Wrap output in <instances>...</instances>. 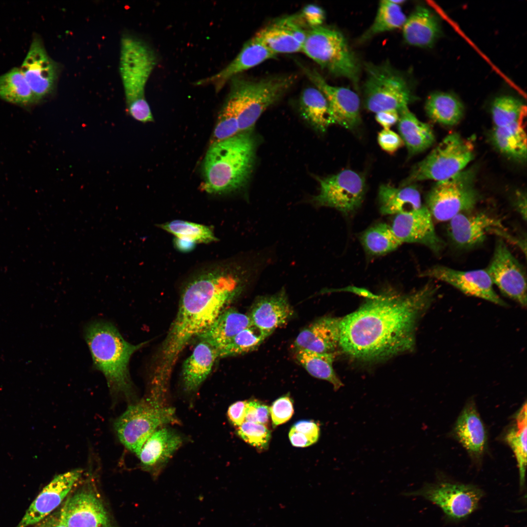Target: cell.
Wrapping results in <instances>:
<instances>
[{"label": "cell", "instance_id": "6da1fadb", "mask_svg": "<svg viewBox=\"0 0 527 527\" xmlns=\"http://www.w3.org/2000/svg\"><path fill=\"white\" fill-rule=\"evenodd\" d=\"M438 286L431 280L403 294L388 288L341 320L339 347L346 355L373 362L410 351L418 323L433 302Z\"/></svg>", "mask_w": 527, "mask_h": 527}, {"label": "cell", "instance_id": "7a4b0ae2", "mask_svg": "<svg viewBox=\"0 0 527 527\" xmlns=\"http://www.w3.org/2000/svg\"><path fill=\"white\" fill-rule=\"evenodd\" d=\"M243 268L218 263L193 275L182 292L178 310L160 350L157 366L171 372L179 355L194 337L216 320L239 292Z\"/></svg>", "mask_w": 527, "mask_h": 527}, {"label": "cell", "instance_id": "3957f363", "mask_svg": "<svg viewBox=\"0 0 527 527\" xmlns=\"http://www.w3.org/2000/svg\"><path fill=\"white\" fill-rule=\"evenodd\" d=\"M255 149V140L247 132L210 144L203 163V190L223 194L244 186L252 171Z\"/></svg>", "mask_w": 527, "mask_h": 527}, {"label": "cell", "instance_id": "277c9868", "mask_svg": "<svg viewBox=\"0 0 527 527\" xmlns=\"http://www.w3.org/2000/svg\"><path fill=\"white\" fill-rule=\"evenodd\" d=\"M84 337L94 367L105 376L113 392L130 395L132 385L129 364L133 354L147 342L132 345L127 342L112 323L91 322L85 328Z\"/></svg>", "mask_w": 527, "mask_h": 527}, {"label": "cell", "instance_id": "5b68a950", "mask_svg": "<svg viewBox=\"0 0 527 527\" xmlns=\"http://www.w3.org/2000/svg\"><path fill=\"white\" fill-rule=\"evenodd\" d=\"M157 63L152 49L136 37L124 35L121 40L119 71L126 110L135 120L146 123L153 117L145 96L146 83Z\"/></svg>", "mask_w": 527, "mask_h": 527}, {"label": "cell", "instance_id": "8992f818", "mask_svg": "<svg viewBox=\"0 0 527 527\" xmlns=\"http://www.w3.org/2000/svg\"><path fill=\"white\" fill-rule=\"evenodd\" d=\"M166 393L160 387L150 385L148 394L129 405L115 422L120 442L137 456L156 430L163 425L179 422L175 409L166 404Z\"/></svg>", "mask_w": 527, "mask_h": 527}, {"label": "cell", "instance_id": "52a82bcc", "mask_svg": "<svg viewBox=\"0 0 527 527\" xmlns=\"http://www.w3.org/2000/svg\"><path fill=\"white\" fill-rule=\"evenodd\" d=\"M293 76H280L254 81L235 76L231 81L227 100L233 105L239 132H246L263 112L277 101L294 82Z\"/></svg>", "mask_w": 527, "mask_h": 527}, {"label": "cell", "instance_id": "ba28073f", "mask_svg": "<svg viewBox=\"0 0 527 527\" xmlns=\"http://www.w3.org/2000/svg\"><path fill=\"white\" fill-rule=\"evenodd\" d=\"M302 51L332 75L348 79L357 86L359 63L339 31L322 25L309 29Z\"/></svg>", "mask_w": 527, "mask_h": 527}, {"label": "cell", "instance_id": "9c48e42d", "mask_svg": "<svg viewBox=\"0 0 527 527\" xmlns=\"http://www.w3.org/2000/svg\"><path fill=\"white\" fill-rule=\"evenodd\" d=\"M365 69L364 101L367 110L375 113L386 110L399 111L415 98L405 76L389 62L366 63Z\"/></svg>", "mask_w": 527, "mask_h": 527}, {"label": "cell", "instance_id": "30bf717a", "mask_svg": "<svg viewBox=\"0 0 527 527\" xmlns=\"http://www.w3.org/2000/svg\"><path fill=\"white\" fill-rule=\"evenodd\" d=\"M473 157V147L468 141L457 133L449 134L414 166L400 186L424 180L447 179L463 171Z\"/></svg>", "mask_w": 527, "mask_h": 527}, {"label": "cell", "instance_id": "8fae6325", "mask_svg": "<svg viewBox=\"0 0 527 527\" xmlns=\"http://www.w3.org/2000/svg\"><path fill=\"white\" fill-rule=\"evenodd\" d=\"M474 179L475 171L471 169L437 182L426 198V206L432 218L439 222L449 221L473 209L479 200Z\"/></svg>", "mask_w": 527, "mask_h": 527}, {"label": "cell", "instance_id": "7c38bea8", "mask_svg": "<svg viewBox=\"0 0 527 527\" xmlns=\"http://www.w3.org/2000/svg\"><path fill=\"white\" fill-rule=\"evenodd\" d=\"M404 496H421L437 505L449 521L459 522L466 518L478 507L484 492L477 486L441 477L421 488L402 493Z\"/></svg>", "mask_w": 527, "mask_h": 527}, {"label": "cell", "instance_id": "4fadbf2b", "mask_svg": "<svg viewBox=\"0 0 527 527\" xmlns=\"http://www.w3.org/2000/svg\"><path fill=\"white\" fill-rule=\"evenodd\" d=\"M319 182V193L313 199L317 205L349 214L362 204L366 190L365 180L362 174L347 169L320 179Z\"/></svg>", "mask_w": 527, "mask_h": 527}, {"label": "cell", "instance_id": "5bb4252c", "mask_svg": "<svg viewBox=\"0 0 527 527\" xmlns=\"http://www.w3.org/2000/svg\"><path fill=\"white\" fill-rule=\"evenodd\" d=\"M486 269L493 285L504 295L522 307H526V272L502 238L497 240L491 260Z\"/></svg>", "mask_w": 527, "mask_h": 527}, {"label": "cell", "instance_id": "9a60e30c", "mask_svg": "<svg viewBox=\"0 0 527 527\" xmlns=\"http://www.w3.org/2000/svg\"><path fill=\"white\" fill-rule=\"evenodd\" d=\"M421 276L446 283L466 295L500 306L507 305L494 290L486 268L463 271L436 265L422 272Z\"/></svg>", "mask_w": 527, "mask_h": 527}, {"label": "cell", "instance_id": "2e32d148", "mask_svg": "<svg viewBox=\"0 0 527 527\" xmlns=\"http://www.w3.org/2000/svg\"><path fill=\"white\" fill-rule=\"evenodd\" d=\"M303 68L309 79L325 97L332 124H338L351 131L357 129L362 122L358 95L347 88L329 84L314 69L304 66Z\"/></svg>", "mask_w": 527, "mask_h": 527}, {"label": "cell", "instance_id": "e0dca14e", "mask_svg": "<svg viewBox=\"0 0 527 527\" xmlns=\"http://www.w3.org/2000/svg\"><path fill=\"white\" fill-rule=\"evenodd\" d=\"M20 69L36 102L54 90L59 74L58 64L48 54L38 36L33 37Z\"/></svg>", "mask_w": 527, "mask_h": 527}, {"label": "cell", "instance_id": "ac0fdd59", "mask_svg": "<svg viewBox=\"0 0 527 527\" xmlns=\"http://www.w3.org/2000/svg\"><path fill=\"white\" fill-rule=\"evenodd\" d=\"M391 227L402 243L423 245L437 255H440L445 247V242L436 233L433 218L425 205L408 212L396 215Z\"/></svg>", "mask_w": 527, "mask_h": 527}, {"label": "cell", "instance_id": "d6986e66", "mask_svg": "<svg viewBox=\"0 0 527 527\" xmlns=\"http://www.w3.org/2000/svg\"><path fill=\"white\" fill-rule=\"evenodd\" d=\"M58 519L66 527H112L101 499L90 488L81 489L69 497Z\"/></svg>", "mask_w": 527, "mask_h": 527}, {"label": "cell", "instance_id": "ffe728a7", "mask_svg": "<svg viewBox=\"0 0 527 527\" xmlns=\"http://www.w3.org/2000/svg\"><path fill=\"white\" fill-rule=\"evenodd\" d=\"M448 222L447 236L454 247L460 249L480 245L488 233L505 229L499 219L483 212L461 213Z\"/></svg>", "mask_w": 527, "mask_h": 527}, {"label": "cell", "instance_id": "44dd1931", "mask_svg": "<svg viewBox=\"0 0 527 527\" xmlns=\"http://www.w3.org/2000/svg\"><path fill=\"white\" fill-rule=\"evenodd\" d=\"M82 473L81 469H76L55 476L32 502L16 527H27L42 521L61 504Z\"/></svg>", "mask_w": 527, "mask_h": 527}, {"label": "cell", "instance_id": "7402d4cb", "mask_svg": "<svg viewBox=\"0 0 527 527\" xmlns=\"http://www.w3.org/2000/svg\"><path fill=\"white\" fill-rule=\"evenodd\" d=\"M452 434L476 463L481 461L487 446V434L474 401L466 403L454 425Z\"/></svg>", "mask_w": 527, "mask_h": 527}, {"label": "cell", "instance_id": "603a6c76", "mask_svg": "<svg viewBox=\"0 0 527 527\" xmlns=\"http://www.w3.org/2000/svg\"><path fill=\"white\" fill-rule=\"evenodd\" d=\"M276 56L254 37L243 45L239 53L226 66L212 76L197 81L195 85L211 84L215 91L219 92L234 77Z\"/></svg>", "mask_w": 527, "mask_h": 527}, {"label": "cell", "instance_id": "cb8c5ba5", "mask_svg": "<svg viewBox=\"0 0 527 527\" xmlns=\"http://www.w3.org/2000/svg\"><path fill=\"white\" fill-rule=\"evenodd\" d=\"M182 443L181 436L167 427L156 430L145 441L138 456L144 470L157 478Z\"/></svg>", "mask_w": 527, "mask_h": 527}, {"label": "cell", "instance_id": "d4e9b609", "mask_svg": "<svg viewBox=\"0 0 527 527\" xmlns=\"http://www.w3.org/2000/svg\"><path fill=\"white\" fill-rule=\"evenodd\" d=\"M285 292L258 298L248 315L252 325L269 336L293 314Z\"/></svg>", "mask_w": 527, "mask_h": 527}, {"label": "cell", "instance_id": "484cf974", "mask_svg": "<svg viewBox=\"0 0 527 527\" xmlns=\"http://www.w3.org/2000/svg\"><path fill=\"white\" fill-rule=\"evenodd\" d=\"M341 318L324 317L303 329L296 338L297 349L324 353L334 352L339 346Z\"/></svg>", "mask_w": 527, "mask_h": 527}, {"label": "cell", "instance_id": "4316f807", "mask_svg": "<svg viewBox=\"0 0 527 527\" xmlns=\"http://www.w3.org/2000/svg\"><path fill=\"white\" fill-rule=\"evenodd\" d=\"M441 25L438 16L429 8L418 6L406 18L403 26L405 42L412 46L430 47L441 35Z\"/></svg>", "mask_w": 527, "mask_h": 527}, {"label": "cell", "instance_id": "83f0119b", "mask_svg": "<svg viewBox=\"0 0 527 527\" xmlns=\"http://www.w3.org/2000/svg\"><path fill=\"white\" fill-rule=\"evenodd\" d=\"M218 358L216 348L200 340L183 364L182 380L184 390L189 392L196 390L210 374Z\"/></svg>", "mask_w": 527, "mask_h": 527}, {"label": "cell", "instance_id": "f1b7e54d", "mask_svg": "<svg viewBox=\"0 0 527 527\" xmlns=\"http://www.w3.org/2000/svg\"><path fill=\"white\" fill-rule=\"evenodd\" d=\"M399 112V135L407 148L409 156L422 152L431 147L435 138L430 125L420 121L408 106Z\"/></svg>", "mask_w": 527, "mask_h": 527}, {"label": "cell", "instance_id": "f546056e", "mask_svg": "<svg viewBox=\"0 0 527 527\" xmlns=\"http://www.w3.org/2000/svg\"><path fill=\"white\" fill-rule=\"evenodd\" d=\"M378 196L380 212L383 215L406 213L423 205L420 192L414 184L399 187L382 184Z\"/></svg>", "mask_w": 527, "mask_h": 527}, {"label": "cell", "instance_id": "4dcf8cb0", "mask_svg": "<svg viewBox=\"0 0 527 527\" xmlns=\"http://www.w3.org/2000/svg\"><path fill=\"white\" fill-rule=\"evenodd\" d=\"M252 324L248 315L234 308L224 309L214 322L198 336L216 349Z\"/></svg>", "mask_w": 527, "mask_h": 527}, {"label": "cell", "instance_id": "1f68e13d", "mask_svg": "<svg viewBox=\"0 0 527 527\" xmlns=\"http://www.w3.org/2000/svg\"><path fill=\"white\" fill-rule=\"evenodd\" d=\"M524 119L513 124L494 127L491 140L499 151L512 159L524 161L527 159V135Z\"/></svg>", "mask_w": 527, "mask_h": 527}, {"label": "cell", "instance_id": "d6a6232c", "mask_svg": "<svg viewBox=\"0 0 527 527\" xmlns=\"http://www.w3.org/2000/svg\"><path fill=\"white\" fill-rule=\"evenodd\" d=\"M513 421L504 436V440L515 456L519 474V485L523 490L527 468V403L525 402L514 414Z\"/></svg>", "mask_w": 527, "mask_h": 527}, {"label": "cell", "instance_id": "836d02e7", "mask_svg": "<svg viewBox=\"0 0 527 527\" xmlns=\"http://www.w3.org/2000/svg\"><path fill=\"white\" fill-rule=\"evenodd\" d=\"M426 113L433 121L442 125L457 124L464 114V106L454 94L436 92L427 98L425 104Z\"/></svg>", "mask_w": 527, "mask_h": 527}, {"label": "cell", "instance_id": "e575fe53", "mask_svg": "<svg viewBox=\"0 0 527 527\" xmlns=\"http://www.w3.org/2000/svg\"><path fill=\"white\" fill-rule=\"evenodd\" d=\"M300 109L304 119L316 130L324 132L332 124L327 101L316 87H307L302 93Z\"/></svg>", "mask_w": 527, "mask_h": 527}, {"label": "cell", "instance_id": "d590c367", "mask_svg": "<svg viewBox=\"0 0 527 527\" xmlns=\"http://www.w3.org/2000/svg\"><path fill=\"white\" fill-rule=\"evenodd\" d=\"M335 356V352L321 353L303 349H297L295 353L298 362L311 375L328 382L337 391L344 385L333 367Z\"/></svg>", "mask_w": 527, "mask_h": 527}, {"label": "cell", "instance_id": "8d00e7d4", "mask_svg": "<svg viewBox=\"0 0 527 527\" xmlns=\"http://www.w3.org/2000/svg\"><path fill=\"white\" fill-rule=\"evenodd\" d=\"M360 241L366 253L370 256L385 255L397 249L402 243L394 234L390 225L377 223L363 232Z\"/></svg>", "mask_w": 527, "mask_h": 527}, {"label": "cell", "instance_id": "74e56055", "mask_svg": "<svg viewBox=\"0 0 527 527\" xmlns=\"http://www.w3.org/2000/svg\"><path fill=\"white\" fill-rule=\"evenodd\" d=\"M0 99L20 105L36 102L20 68L14 67L0 76Z\"/></svg>", "mask_w": 527, "mask_h": 527}, {"label": "cell", "instance_id": "f35d334b", "mask_svg": "<svg viewBox=\"0 0 527 527\" xmlns=\"http://www.w3.org/2000/svg\"><path fill=\"white\" fill-rule=\"evenodd\" d=\"M254 37L276 55L302 51V44L277 21L261 29Z\"/></svg>", "mask_w": 527, "mask_h": 527}, {"label": "cell", "instance_id": "ab89813d", "mask_svg": "<svg viewBox=\"0 0 527 527\" xmlns=\"http://www.w3.org/2000/svg\"><path fill=\"white\" fill-rule=\"evenodd\" d=\"M406 18L400 5L390 0H382L373 22L361 36L360 41H365L377 34L403 27Z\"/></svg>", "mask_w": 527, "mask_h": 527}, {"label": "cell", "instance_id": "60d3db41", "mask_svg": "<svg viewBox=\"0 0 527 527\" xmlns=\"http://www.w3.org/2000/svg\"><path fill=\"white\" fill-rule=\"evenodd\" d=\"M268 335L251 325L217 348L219 358L231 357L256 349Z\"/></svg>", "mask_w": 527, "mask_h": 527}, {"label": "cell", "instance_id": "b9f144b4", "mask_svg": "<svg viewBox=\"0 0 527 527\" xmlns=\"http://www.w3.org/2000/svg\"><path fill=\"white\" fill-rule=\"evenodd\" d=\"M163 230L173 234L175 238L196 244L217 241L210 226L182 220H174L160 224Z\"/></svg>", "mask_w": 527, "mask_h": 527}, {"label": "cell", "instance_id": "7bdbcfd3", "mask_svg": "<svg viewBox=\"0 0 527 527\" xmlns=\"http://www.w3.org/2000/svg\"><path fill=\"white\" fill-rule=\"evenodd\" d=\"M494 127H501L517 123L526 117V108L519 99L511 95L497 97L491 106Z\"/></svg>", "mask_w": 527, "mask_h": 527}, {"label": "cell", "instance_id": "ee69618b", "mask_svg": "<svg viewBox=\"0 0 527 527\" xmlns=\"http://www.w3.org/2000/svg\"><path fill=\"white\" fill-rule=\"evenodd\" d=\"M240 133L235 110L227 100L221 110L210 144L223 141Z\"/></svg>", "mask_w": 527, "mask_h": 527}, {"label": "cell", "instance_id": "f6af8a7d", "mask_svg": "<svg viewBox=\"0 0 527 527\" xmlns=\"http://www.w3.org/2000/svg\"><path fill=\"white\" fill-rule=\"evenodd\" d=\"M237 433L243 441L260 450L267 449L271 439L270 430L264 425L244 421Z\"/></svg>", "mask_w": 527, "mask_h": 527}, {"label": "cell", "instance_id": "bcb514c9", "mask_svg": "<svg viewBox=\"0 0 527 527\" xmlns=\"http://www.w3.org/2000/svg\"><path fill=\"white\" fill-rule=\"evenodd\" d=\"M269 409L272 426L275 427L291 418L294 412L293 401L289 394L284 395L274 401Z\"/></svg>", "mask_w": 527, "mask_h": 527}, {"label": "cell", "instance_id": "7dc6e473", "mask_svg": "<svg viewBox=\"0 0 527 527\" xmlns=\"http://www.w3.org/2000/svg\"><path fill=\"white\" fill-rule=\"evenodd\" d=\"M299 15L309 29L321 26L325 17L321 7L311 4L305 6Z\"/></svg>", "mask_w": 527, "mask_h": 527}, {"label": "cell", "instance_id": "c3c4849f", "mask_svg": "<svg viewBox=\"0 0 527 527\" xmlns=\"http://www.w3.org/2000/svg\"><path fill=\"white\" fill-rule=\"evenodd\" d=\"M377 140L380 146L385 151L392 153L404 145L400 135L390 129H383L378 135Z\"/></svg>", "mask_w": 527, "mask_h": 527}, {"label": "cell", "instance_id": "681fc988", "mask_svg": "<svg viewBox=\"0 0 527 527\" xmlns=\"http://www.w3.org/2000/svg\"><path fill=\"white\" fill-rule=\"evenodd\" d=\"M295 430L303 433L308 437L313 444L315 443L320 437V427L314 421L308 420H302L296 422L291 427Z\"/></svg>", "mask_w": 527, "mask_h": 527}, {"label": "cell", "instance_id": "f907efd6", "mask_svg": "<svg viewBox=\"0 0 527 527\" xmlns=\"http://www.w3.org/2000/svg\"><path fill=\"white\" fill-rule=\"evenodd\" d=\"M247 401H240L232 404L227 410V417L232 424L239 427L245 421Z\"/></svg>", "mask_w": 527, "mask_h": 527}, {"label": "cell", "instance_id": "816d5d0a", "mask_svg": "<svg viewBox=\"0 0 527 527\" xmlns=\"http://www.w3.org/2000/svg\"><path fill=\"white\" fill-rule=\"evenodd\" d=\"M375 114V119L383 129H390L399 119V112L396 110H383Z\"/></svg>", "mask_w": 527, "mask_h": 527}, {"label": "cell", "instance_id": "f5cc1de1", "mask_svg": "<svg viewBox=\"0 0 527 527\" xmlns=\"http://www.w3.org/2000/svg\"><path fill=\"white\" fill-rule=\"evenodd\" d=\"M255 413L256 423L266 425L269 420V407L258 400L254 399Z\"/></svg>", "mask_w": 527, "mask_h": 527}, {"label": "cell", "instance_id": "db71d44e", "mask_svg": "<svg viewBox=\"0 0 527 527\" xmlns=\"http://www.w3.org/2000/svg\"><path fill=\"white\" fill-rule=\"evenodd\" d=\"M289 438L291 444L296 447H306L313 444L306 436L291 428L289 432Z\"/></svg>", "mask_w": 527, "mask_h": 527}, {"label": "cell", "instance_id": "11a10c76", "mask_svg": "<svg viewBox=\"0 0 527 527\" xmlns=\"http://www.w3.org/2000/svg\"><path fill=\"white\" fill-rule=\"evenodd\" d=\"M515 207L518 212L522 219L526 221L527 219V200L526 195L519 194L514 202Z\"/></svg>", "mask_w": 527, "mask_h": 527}, {"label": "cell", "instance_id": "9f6ffc18", "mask_svg": "<svg viewBox=\"0 0 527 527\" xmlns=\"http://www.w3.org/2000/svg\"><path fill=\"white\" fill-rule=\"evenodd\" d=\"M174 243L176 249L183 252H187L191 251L194 248L196 245L194 243H189L176 238H175Z\"/></svg>", "mask_w": 527, "mask_h": 527}, {"label": "cell", "instance_id": "6f0895ef", "mask_svg": "<svg viewBox=\"0 0 527 527\" xmlns=\"http://www.w3.org/2000/svg\"><path fill=\"white\" fill-rule=\"evenodd\" d=\"M43 527H66L61 523L59 520V519L57 520H53V521H49L47 523H45L43 525Z\"/></svg>", "mask_w": 527, "mask_h": 527}]
</instances>
